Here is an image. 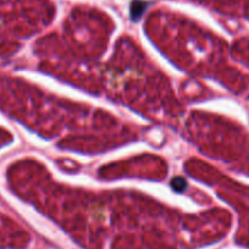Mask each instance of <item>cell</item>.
<instances>
[{
  "label": "cell",
  "instance_id": "obj_1",
  "mask_svg": "<svg viewBox=\"0 0 249 249\" xmlns=\"http://www.w3.org/2000/svg\"><path fill=\"white\" fill-rule=\"evenodd\" d=\"M171 186L175 191H177V192H182L187 186L186 179H183L182 177H176V178L172 179Z\"/></svg>",
  "mask_w": 249,
  "mask_h": 249
}]
</instances>
